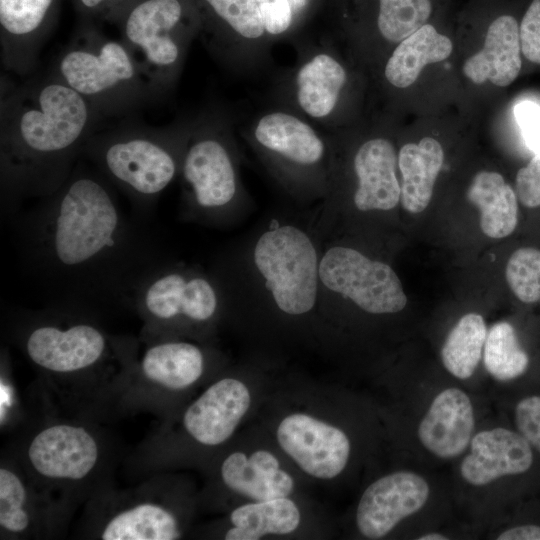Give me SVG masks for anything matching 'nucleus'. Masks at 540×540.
I'll return each instance as SVG.
<instances>
[{
    "label": "nucleus",
    "mask_w": 540,
    "mask_h": 540,
    "mask_svg": "<svg viewBox=\"0 0 540 540\" xmlns=\"http://www.w3.org/2000/svg\"><path fill=\"white\" fill-rule=\"evenodd\" d=\"M233 528L226 540H258L267 534H289L300 523L296 504L287 497L257 501L237 507L230 515Z\"/></svg>",
    "instance_id": "nucleus-29"
},
{
    "label": "nucleus",
    "mask_w": 540,
    "mask_h": 540,
    "mask_svg": "<svg viewBox=\"0 0 540 540\" xmlns=\"http://www.w3.org/2000/svg\"><path fill=\"white\" fill-rule=\"evenodd\" d=\"M31 468L53 481H78L95 469L100 459L97 439L86 428L59 423L45 427L27 448Z\"/></svg>",
    "instance_id": "nucleus-16"
},
{
    "label": "nucleus",
    "mask_w": 540,
    "mask_h": 540,
    "mask_svg": "<svg viewBox=\"0 0 540 540\" xmlns=\"http://www.w3.org/2000/svg\"><path fill=\"white\" fill-rule=\"evenodd\" d=\"M201 20L199 36L222 65L244 71L267 53L266 35L255 0H195Z\"/></svg>",
    "instance_id": "nucleus-12"
},
{
    "label": "nucleus",
    "mask_w": 540,
    "mask_h": 540,
    "mask_svg": "<svg viewBox=\"0 0 540 540\" xmlns=\"http://www.w3.org/2000/svg\"><path fill=\"white\" fill-rule=\"evenodd\" d=\"M443 163L444 151L435 138L424 137L418 143L409 142L400 148L397 154L400 202L407 212L417 214L427 208Z\"/></svg>",
    "instance_id": "nucleus-25"
},
{
    "label": "nucleus",
    "mask_w": 540,
    "mask_h": 540,
    "mask_svg": "<svg viewBox=\"0 0 540 540\" xmlns=\"http://www.w3.org/2000/svg\"><path fill=\"white\" fill-rule=\"evenodd\" d=\"M49 71L103 118L128 115L159 100L126 45L79 20Z\"/></svg>",
    "instance_id": "nucleus-4"
},
{
    "label": "nucleus",
    "mask_w": 540,
    "mask_h": 540,
    "mask_svg": "<svg viewBox=\"0 0 540 540\" xmlns=\"http://www.w3.org/2000/svg\"><path fill=\"white\" fill-rule=\"evenodd\" d=\"M192 117L155 127L137 121L97 130L81 157L98 169L146 220L161 194L180 174Z\"/></svg>",
    "instance_id": "nucleus-3"
},
{
    "label": "nucleus",
    "mask_w": 540,
    "mask_h": 540,
    "mask_svg": "<svg viewBox=\"0 0 540 540\" xmlns=\"http://www.w3.org/2000/svg\"><path fill=\"white\" fill-rule=\"evenodd\" d=\"M221 477L230 490L256 501L287 497L294 488L293 478L265 450L250 457L242 452L230 454L221 465Z\"/></svg>",
    "instance_id": "nucleus-23"
},
{
    "label": "nucleus",
    "mask_w": 540,
    "mask_h": 540,
    "mask_svg": "<svg viewBox=\"0 0 540 540\" xmlns=\"http://www.w3.org/2000/svg\"><path fill=\"white\" fill-rule=\"evenodd\" d=\"M104 119L49 70L5 90L0 106V206L11 219L24 203L56 192Z\"/></svg>",
    "instance_id": "nucleus-2"
},
{
    "label": "nucleus",
    "mask_w": 540,
    "mask_h": 540,
    "mask_svg": "<svg viewBox=\"0 0 540 540\" xmlns=\"http://www.w3.org/2000/svg\"><path fill=\"white\" fill-rule=\"evenodd\" d=\"M467 199L480 211V228L490 238L510 235L518 222L517 195L503 176L483 170L472 179Z\"/></svg>",
    "instance_id": "nucleus-27"
},
{
    "label": "nucleus",
    "mask_w": 540,
    "mask_h": 540,
    "mask_svg": "<svg viewBox=\"0 0 540 540\" xmlns=\"http://www.w3.org/2000/svg\"><path fill=\"white\" fill-rule=\"evenodd\" d=\"M266 1H267V0H266ZM274 1H279V2H287V3H288V1H287V0H274ZM259 5H260V4H259ZM289 5H290V4H289Z\"/></svg>",
    "instance_id": "nucleus-42"
},
{
    "label": "nucleus",
    "mask_w": 540,
    "mask_h": 540,
    "mask_svg": "<svg viewBox=\"0 0 540 540\" xmlns=\"http://www.w3.org/2000/svg\"><path fill=\"white\" fill-rule=\"evenodd\" d=\"M519 23L509 12L489 21L483 47L463 64L464 75L475 84L486 81L498 87L510 85L519 75L522 61Z\"/></svg>",
    "instance_id": "nucleus-22"
},
{
    "label": "nucleus",
    "mask_w": 540,
    "mask_h": 540,
    "mask_svg": "<svg viewBox=\"0 0 540 540\" xmlns=\"http://www.w3.org/2000/svg\"><path fill=\"white\" fill-rule=\"evenodd\" d=\"M109 23L159 98L177 85L201 20L195 0H132Z\"/></svg>",
    "instance_id": "nucleus-5"
},
{
    "label": "nucleus",
    "mask_w": 540,
    "mask_h": 540,
    "mask_svg": "<svg viewBox=\"0 0 540 540\" xmlns=\"http://www.w3.org/2000/svg\"><path fill=\"white\" fill-rule=\"evenodd\" d=\"M253 259L279 310L298 316L313 309L320 259L307 233L294 225L269 229L258 238Z\"/></svg>",
    "instance_id": "nucleus-9"
},
{
    "label": "nucleus",
    "mask_w": 540,
    "mask_h": 540,
    "mask_svg": "<svg viewBox=\"0 0 540 540\" xmlns=\"http://www.w3.org/2000/svg\"><path fill=\"white\" fill-rule=\"evenodd\" d=\"M507 283L524 303L540 300V250L523 247L509 257L505 269Z\"/></svg>",
    "instance_id": "nucleus-34"
},
{
    "label": "nucleus",
    "mask_w": 540,
    "mask_h": 540,
    "mask_svg": "<svg viewBox=\"0 0 540 540\" xmlns=\"http://www.w3.org/2000/svg\"><path fill=\"white\" fill-rule=\"evenodd\" d=\"M452 51V40L428 22L396 45L385 62L383 77L394 88H407L426 65L446 60Z\"/></svg>",
    "instance_id": "nucleus-26"
},
{
    "label": "nucleus",
    "mask_w": 540,
    "mask_h": 540,
    "mask_svg": "<svg viewBox=\"0 0 540 540\" xmlns=\"http://www.w3.org/2000/svg\"><path fill=\"white\" fill-rule=\"evenodd\" d=\"M529 363L514 327L505 321L494 324L484 345V365L488 373L499 381H510L525 374Z\"/></svg>",
    "instance_id": "nucleus-32"
},
{
    "label": "nucleus",
    "mask_w": 540,
    "mask_h": 540,
    "mask_svg": "<svg viewBox=\"0 0 540 540\" xmlns=\"http://www.w3.org/2000/svg\"><path fill=\"white\" fill-rule=\"evenodd\" d=\"M80 20L96 23L110 20L132 0H71Z\"/></svg>",
    "instance_id": "nucleus-39"
},
{
    "label": "nucleus",
    "mask_w": 540,
    "mask_h": 540,
    "mask_svg": "<svg viewBox=\"0 0 540 540\" xmlns=\"http://www.w3.org/2000/svg\"><path fill=\"white\" fill-rule=\"evenodd\" d=\"M536 455L517 430H484L471 439V452L462 460L460 473L467 483L483 486L502 477L528 474Z\"/></svg>",
    "instance_id": "nucleus-18"
},
{
    "label": "nucleus",
    "mask_w": 540,
    "mask_h": 540,
    "mask_svg": "<svg viewBox=\"0 0 540 540\" xmlns=\"http://www.w3.org/2000/svg\"><path fill=\"white\" fill-rule=\"evenodd\" d=\"M475 427L473 406L458 388L441 391L418 427L421 444L442 459L459 456L469 445Z\"/></svg>",
    "instance_id": "nucleus-21"
},
{
    "label": "nucleus",
    "mask_w": 540,
    "mask_h": 540,
    "mask_svg": "<svg viewBox=\"0 0 540 540\" xmlns=\"http://www.w3.org/2000/svg\"><path fill=\"white\" fill-rule=\"evenodd\" d=\"M80 310L49 305L22 315L18 334L22 348L37 367L73 375L102 364L116 342Z\"/></svg>",
    "instance_id": "nucleus-6"
},
{
    "label": "nucleus",
    "mask_w": 540,
    "mask_h": 540,
    "mask_svg": "<svg viewBox=\"0 0 540 540\" xmlns=\"http://www.w3.org/2000/svg\"><path fill=\"white\" fill-rule=\"evenodd\" d=\"M426 480L410 471H398L379 478L361 496L356 524L369 539L387 535L401 520L418 512L428 500Z\"/></svg>",
    "instance_id": "nucleus-17"
},
{
    "label": "nucleus",
    "mask_w": 540,
    "mask_h": 540,
    "mask_svg": "<svg viewBox=\"0 0 540 540\" xmlns=\"http://www.w3.org/2000/svg\"><path fill=\"white\" fill-rule=\"evenodd\" d=\"M250 403V392L243 382L223 378L187 408L183 416L184 428L202 445H219L233 434Z\"/></svg>",
    "instance_id": "nucleus-19"
},
{
    "label": "nucleus",
    "mask_w": 540,
    "mask_h": 540,
    "mask_svg": "<svg viewBox=\"0 0 540 540\" xmlns=\"http://www.w3.org/2000/svg\"><path fill=\"white\" fill-rule=\"evenodd\" d=\"M434 12V0H374L373 29L383 42L398 44L430 22Z\"/></svg>",
    "instance_id": "nucleus-31"
},
{
    "label": "nucleus",
    "mask_w": 540,
    "mask_h": 540,
    "mask_svg": "<svg viewBox=\"0 0 540 540\" xmlns=\"http://www.w3.org/2000/svg\"><path fill=\"white\" fill-rule=\"evenodd\" d=\"M521 52L540 64V0H531L519 23Z\"/></svg>",
    "instance_id": "nucleus-36"
},
{
    "label": "nucleus",
    "mask_w": 540,
    "mask_h": 540,
    "mask_svg": "<svg viewBox=\"0 0 540 540\" xmlns=\"http://www.w3.org/2000/svg\"><path fill=\"white\" fill-rule=\"evenodd\" d=\"M149 342L139 364L149 382L168 390H183L203 374L205 355L197 345L168 338Z\"/></svg>",
    "instance_id": "nucleus-24"
},
{
    "label": "nucleus",
    "mask_w": 540,
    "mask_h": 540,
    "mask_svg": "<svg viewBox=\"0 0 540 540\" xmlns=\"http://www.w3.org/2000/svg\"><path fill=\"white\" fill-rule=\"evenodd\" d=\"M277 440L304 472L320 479L339 475L350 455L349 439L341 429L303 413L280 422Z\"/></svg>",
    "instance_id": "nucleus-15"
},
{
    "label": "nucleus",
    "mask_w": 540,
    "mask_h": 540,
    "mask_svg": "<svg viewBox=\"0 0 540 540\" xmlns=\"http://www.w3.org/2000/svg\"><path fill=\"white\" fill-rule=\"evenodd\" d=\"M320 283L371 314H392L404 309L407 296L395 271L360 251L333 246L320 258Z\"/></svg>",
    "instance_id": "nucleus-11"
},
{
    "label": "nucleus",
    "mask_w": 540,
    "mask_h": 540,
    "mask_svg": "<svg viewBox=\"0 0 540 540\" xmlns=\"http://www.w3.org/2000/svg\"><path fill=\"white\" fill-rule=\"evenodd\" d=\"M497 540H540V524L523 523L500 533Z\"/></svg>",
    "instance_id": "nucleus-40"
},
{
    "label": "nucleus",
    "mask_w": 540,
    "mask_h": 540,
    "mask_svg": "<svg viewBox=\"0 0 540 540\" xmlns=\"http://www.w3.org/2000/svg\"><path fill=\"white\" fill-rule=\"evenodd\" d=\"M118 190L82 157L64 184L9 219L20 268L62 306L92 314L128 304L167 261L157 237L121 206Z\"/></svg>",
    "instance_id": "nucleus-1"
},
{
    "label": "nucleus",
    "mask_w": 540,
    "mask_h": 540,
    "mask_svg": "<svg viewBox=\"0 0 540 540\" xmlns=\"http://www.w3.org/2000/svg\"><path fill=\"white\" fill-rule=\"evenodd\" d=\"M514 116L528 149L540 154V106L532 101H522L514 107Z\"/></svg>",
    "instance_id": "nucleus-38"
},
{
    "label": "nucleus",
    "mask_w": 540,
    "mask_h": 540,
    "mask_svg": "<svg viewBox=\"0 0 540 540\" xmlns=\"http://www.w3.org/2000/svg\"><path fill=\"white\" fill-rule=\"evenodd\" d=\"M513 416L516 430L540 455V392L519 398Z\"/></svg>",
    "instance_id": "nucleus-35"
},
{
    "label": "nucleus",
    "mask_w": 540,
    "mask_h": 540,
    "mask_svg": "<svg viewBox=\"0 0 540 540\" xmlns=\"http://www.w3.org/2000/svg\"><path fill=\"white\" fill-rule=\"evenodd\" d=\"M417 539L418 540H447L448 537L443 534L433 532V533L421 535Z\"/></svg>",
    "instance_id": "nucleus-41"
},
{
    "label": "nucleus",
    "mask_w": 540,
    "mask_h": 540,
    "mask_svg": "<svg viewBox=\"0 0 540 540\" xmlns=\"http://www.w3.org/2000/svg\"><path fill=\"white\" fill-rule=\"evenodd\" d=\"M397 152L388 138L364 140L356 149L352 168L356 178L355 207L363 212L390 211L400 202Z\"/></svg>",
    "instance_id": "nucleus-20"
},
{
    "label": "nucleus",
    "mask_w": 540,
    "mask_h": 540,
    "mask_svg": "<svg viewBox=\"0 0 540 540\" xmlns=\"http://www.w3.org/2000/svg\"><path fill=\"white\" fill-rule=\"evenodd\" d=\"M131 306L145 322L149 341L165 338L182 324H205L216 316L219 293L205 275L163 262L140 282Z\"/></svg>",
    "instance_id": "nucleus-8"
},
{
    "label": "nucleus",
    "mask_w": 540,
    "mask_h": 540,
    "mask_svg": "<svg viewBox=\"0 0 540 540\" xmlns=\"http://www.w3.org/2000/svg\"><path fill=\"white\" fill-rule=\"evenodd\" d=\"M181 537L175 514L157 501H139L109 517L100 538L104 540H174Z\"/></svg>",
    "instance_id": "nucleus-28"
},
{
    "label": "nucleus",
    "mask_w": 540,
    "mask_h": 540,
    "mask_svg": "<svg viewBox=\"0 0 540 540\" xmlns=\"http://www.w3.org/2000/svg\"><path fill=\"white\" fill-rule=\"evenodd\" d=\"M516 195L528 208L540 207V154L520 168L516 175Z\"/></svg>",
    "instance_id": "nucleus-37"
},
{
    "label": "nucleus",
    "mask_w": 540,
    "mask_h": 540,
    "mask_svg": "<svg viewBox=\"0 0 540 540\" xmlns=\"http://www.w3.org/2000/svg\"><path fill=\"white\" fill-rule=\"evenodd\" d=\"M249 135L268 158L290 169L316 170L325 162L326 139L315 125L283 106L260 113L250 124Z\"/></svg>",
    "instance_id": "nucleus-13"
},
{
    "label": "nucleus",
    "mask_w": 540,
    "mask_h": 540,
    "mask_svg": "<svg viewBox=\"0 0 540 540\" xmlns=\"http://www.w3.org/2000/svg\"><path fill=\"white\" fill-rule=\"evenodd\" d=\"M31 525L28 491L20 476L6 466L0 468V527L13 535L26 532Z\"/></svg>",
    "instance_id": "nucleus-33"
},
{
    "label": "nucleus",
    "mask_w": 540,
    "mask_h": 540,
    "mask_svg": "<svg viewBox=\"0 0 540 540\" xmlns=\"http://www.w3.org/2000/svg\"><path fill=\"white\" fill-rule=\"evenodd\" d=\"M348 82L347 68L327 45L305 48L279 84V106L315 126H334Z\"/></svg>",
    "instance_id": "nucleus-10"
},
{
    "label": "nucleus",
    "mask_w": 540,
    "mask_h": 540,
    "mask_svg": "<svg viewBox=\"0 0 540 540\" xmlns=\"http://www.w3.org/2000/svg\"><path fill=\"white\" fill-rule=\"evenodd\" d=\"M230 115L210 107L192 117L191 132L179 176L188 206L213 215L229 207L238 190Z\"/></svg>",
    "instance_id": "nucleus-7"
},
{
    "label": "nucleus",
    "mask_w": 540,
    "mask_h": 540,
    "mask_svg": "<svg viewBox=\"0 0 540 540\" xmlns=\"http://www.w3.org/2000/svg\"><path fill=\"white\" fill-rule=\"evenodd\" d=\"M61 0H0L1 61L25 76L38 65L40 51L58 21Z\"/></svg>",
    "instance_id": "nucleus-14"
},
{
    "label": "nucleus",
    "mask_w": 540,
    "mask_h": 540,
    "mask_svg": "<svg viewBox=\"0 0 540 540\" xmlns=\"http://www.w3.org/2000/svg\"><path fill=\"white\" fill-rule=\"evenodd\" d=\"M486 337V324L480 314L462 316L441 348L445 369L459 379L471 377L481 359Z\"/></svg>",
    "instance_id": "nucleus-30"
}]
</instances>
